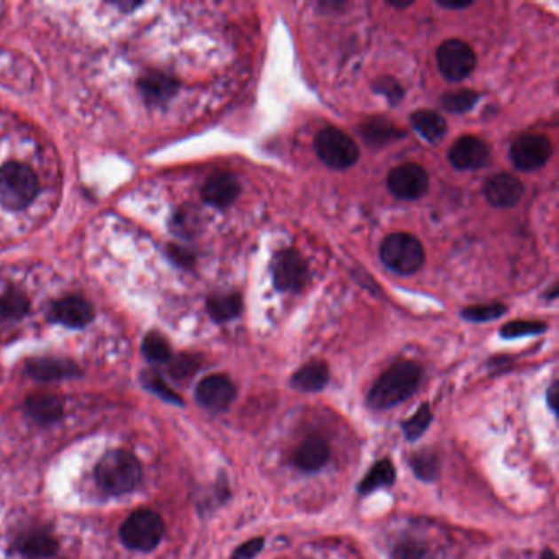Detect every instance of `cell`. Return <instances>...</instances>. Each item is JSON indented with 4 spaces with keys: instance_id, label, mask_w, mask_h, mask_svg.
<instances>
[{
    "instance_id": "32",
    "label": "cell",
    "mask_w": 559,
    "mask_h": 559,
    "mask_svg": "<svg viewBox=\"0 0 559 559\" xmlns=\"http://www.w3.org/2000/svg\"><path fill=\"white\" fill-rule=\"evenodd\" d=\"M431 423V409L429 404H421L420 409L404 423V433L410 441L420 438Z\"/></svg>"
},
{
    "instance_id": "2",
    "label": "cell",
    "mask_w": 559,
    "mask_h": 559,
    "mask_svg": "<svg viewBox=\"0 0 559 559\" xmlns=\"http://www.w3.org/2000/svg\"><path fill=\"white\" fill-rule=\"evenodd\" d=\"M143 479V468L138 458L127 450L104 453L96 466V483L108 495H127L133 492Z\"/></svg>"
},
{
    "instance_id": "3",
    "label": "cell",
    "mask_w": 559,
    "mask_h": 559,
    "mask_svg": "<svg viewBox=\"0 0 559 559\" xmlns=\"http://www.w3.org/2000/svg\"><path fill=\"white\" fill-rule=\"evenodd\" d=\"M36 174L22 162H7L0 168V205L9 210H23L38 194Z\"/></svg>"
},
{
    "instance_id": "1",
    "label": "cell",
    "mask_w": 559,
    "mask_h": 559,
    "mask_svg": "<svg viewBox=\"0 0 559 559\" xmlns=\"http://www.w3.org/2000/svg\"><path fill=\"white\" fill-rule=\"evenodd\" d=\"M421 381V367L413 361L402 359L390 366L377 379L367 402L373 409L388 410L412 398Z\"/></svg>"
},
{
    "instance_id": "28",
    "label": "cell",
    "mask_w": 559,
    "mask_h": 559,
    "mask_svg": "<svg viewBox=\"0 0 559 559\" xmlns=\"http://www.w3.org/2000/svg\"><path fill=\"white\" fill-rule=\"evenodd\" d=\"M479 98H481V96L476 91H471V89L452 91V92H446L441 98V106L445 107V110H448L452 114H466V112L473 110Z\"/></svg>"
},
{
    "instance_id": "8",
    "label": "cell",
    "mask_w": 559,
    "mask_h": 559,
    "mask_svg": "<svg viewBox=\"0 0 559 559\" xmlns=\"http://www.w3.org/2000/svg\"><path fill=\"white\" fill-rule=\"evenodd\" d=\"M553 145L545 135L525 133L510 145V160L520 171H537L549 161Z\"/></svg>"
},
{
    "instance_id": "41",
    "label": "cell",
    "mask_w": 559,
    "mask_h": 559,
    "mask_svg": "<svg viewBox=\"0 0 559 559\" xmlns=\"http://www.w3.org/2000/svg\"><path fill=\"white\" fill-rule=\"evenodd\" d=\"M558 384L555 382V384H553V386L548 389V392H547V400H548L549 407H551V410H555V412H556V409H558V407H556V404H558Z\"/></svg>"
},
{
    "instance_id": "37",
    "label": "cell",
    "mask_w": 559,
    "mask_h": 559,
    "mask_svg": "<svg viewBox=\"0 0 559 559\" xmlns=\"http://www.w3.org/2000/svg\"><path fill=\"white\" fill-rule=\"evenodd\" d=\"M195 220L193 212L189 210H179L172 218L171 228L177 235H191L194 232Z\"/></svg>"
},
{
    "instance_id": "9",
    "label": "cell",
    "mask_w": 559,
    "mask_h": 559,
    "mask_svg": "<svg viewBox=\"0 0 559 559\" xmlns=\"http://www.w3.org/2000/svg\"><path fill=\"white\" fill-rule=\"evenodd\" d=\"M437 61L443 77L453 83H460L473 75L477 63L473 48L461 40H448L441 44Z\"/></svg>"
},
{
    "instance_id": "15",
    "label": "cell",
    "mask_w": 559,
    "mask_h": 559,
    "mask_svg": "<svg viewBox=\"0 0 559 559\" xmlns=\"http://www.w3.org/2000/svg\"><path fill=\"white\" fill-rule=\"evenodd\" d=\"M525 193L524 184L516 176L500 172L491 176L484 184V197L487 202L497 209L516 207Z\"/></svg>"
},
{
    "instance_id": "19",
    "label": "cell",
    "mask_w": 559,
    "mask_h": 559,
    "mask_svg": "<svg viewBox=\"0 0 559 559\" xmlns=\"http://www.w3.org/2000/svg\"><path fill=\"white\" fill-rule=\"evenodd\" d=\"M330 460V446L319 435H311L302 441L294 453V464L303 473H317Z\"/></svg>"
},
{
    "instance_id": "13",
    "label": "cell",
    "mask_w": 559,
    "mask_h": 559,
    "mask_svg": "<svg viewBox=\"0 0 559 559\" xmlns=\"http://www.w3.org/2000/svg\"><path fill=\"white\" fill-rule=\"evenodd\" d=\"M25 373L36 382H58L63 379L83 376V371L73 361L51 356L33 358L27 361Z\"/></svg>"
},
{
    "instance_id": "4",
    "label": "cell",
    "mask_w": 559,
    "mask_h": 559,
    "mask_svg": "<svg viewBox=\"0 0 559 559\" xmlns=\"http://www.w3.org/2000/svg\"><path fill=\"white\" fill-rule=\"evenodd\" d=\"M164 537V522L160 514L150 508H140L123 522L120 527V539L129 549L148 553L161 543Z\"/></svg>"
},
{
    "instance_id": "23",
    "label": "cell",
    "mask_w": 559,
    "mask_h": 559,
    "mask_svg": "<svg viewBox=\"0 0 559 559\" xmlns=\"http://www.w3.org/2000/svg\"><path fill=\"white\" fill-rule=\"evenodd\" d=\"M410 123L423 140L437 145L445 138L448 125L440 114L433 110H417L410 115Z\"/></svg>"
},
{
    "instance_id": "40",
    "label": "cell",
    "mask_w": 559,
    "mask_h": 559,
    "mask_svg": "<svg viewBox=\"0 0 559 559\" xmlns=\"http://www.w3.org/2000/svg\"><path fill=\"white\" fill-rule=\"evenodd\" d=\"M440 7L443 9H448V11H462V9H469V7H473L474 2H456V0H452V2H448V0H438L437 2Z\"/></svg>"
},
{
    "instance_id": "29",
    "label": "cell",
    "mask_w": 559,
    "mask_h": 559,
    "mask_svg": "<svg viewBox=\"0 0 559 559\" xmlns=\"http://www.w3.org/2000/svg\"><path fill=\"white\" fill-rule=\"evenodd\" d=\"M141 382H143L145 389H148L150 392H153L154 396H158V398L164 400V402H169V404L181 405V407H183L184 402L181 396L176 394V392L166 384V381L162 379L161 374H158L156 371H145V373L141 374Z\"/></svg>"
},
{
    "instance_id": "31",
    "label": "cell",
    "mask_w": 559,
    "mask_h": 559,
    "mask_svg": "<svg viewBox=\"0 0 559 559\" xmlns=\"http://www.w3.org/2000/svg\"><path fill=\"white\" fill-rule=\"evenodd\" d=\"M507 312V307L504 303H481V305H471L466 307L462 311V319L469 320V322H491L495 319H500Z\"/></svg>"
},
{
    "instance_id": "16",
    "label": "cell",
    "mask_w": 559,
    "mask_h": 559,
    "mask_svg": "<svg viewBox=\"0 0 559 559\" xmlns=\"http://www.w3.org/2000/svg\"><path fill=\"white\" fill-rule=\"evenodd\" d=\"M23 410L27 417L40 427H50L65 417L63 400L48 392H35L25 398Z\"/></svg>"
},
{
    "instance_id": "20",
    "label": "cell",
    "mask_w": 559,
    "mask_h": 559,
    "mask_svg": "<svg viewBox=\"0 0 559 559\" xmlns=\"http://www.w3.org/2000/svg\"><path fill=\"white\" fill-rule=\"evenodd\" d=\"M138 89L146 104L161 106L176 96L179 83L164 73H150L141 77Z\"/></svg>"
},
{
    "instance_id": "14",
    "label": "cell",
    "mask_w": 559,
    "mask_h": 559,
    "mask_svg": "<svg viewBox=\"0 0 559 559\" xmlns=\"http://www.w3.org/2000/svg\"><path fill=\"white\" fill-rule=\"evenodd\" d=\"M50 320L69 328H83L94 320V309L84 297L67 295L51 305Z\"/></svg>"
},
{
    "instance_id": "34",
    "label": "cell",
    "mask_w": 559,
    "mask_h": 559,
    "mask_svg": "<svg viewBox=\"0 0 559 559\" xmlns=\"http://www.w3.org/2000/svg\"><path fill=\"white\" fill-rule=\"evenodd\" d=\"M169 373L174 379L184 381L187 377L194 376L195 371L201 366V359L194 355H179L169 361Z\"/></svg>"
},
{
    "instance_id": "35",
    "label": "cell",
    "mask_w": 559,
    "mask_h": 559,
    "mask_svg": "<svg viewBox=\"0 0 559 559\" xmlns=\"http://www.w3.org/2000/svg\"><path fill=\"white\" fill-rule=\"evenodd\" d=\"M373 87L377 94L388 98L392 106H396L404 98V87L400 86L394 77H379Z\"/></svg>"
},
{
    "instance_id": "5",
    "label": "cell",
    "mask_w": 559,
    "mask_h": 559,
    "mask_svg": "<svg viewBox=\"0 0 559 559\" xmlns=\"http://www.w3.org/2000/svg\"><path fill=\"white\" fill-rule=\"evenodd\" d=\"M381 259L400 276L417 272L425 263V249L420 240L410 233H392L381 245Z\"/></svg>"
},
{
    "instance_id": "38",
    "label": "cell",
    "mask_w": 559,
    "mask_h": 559,
    "mask_svg": "<svg viewBox=\"0 0 559 559\" xmlns=\"http://www.w3.org/2000/svg\"><path fill=\"white\" fill-rule=\"evenodd\" d=\"M263 545H264L263 538L249 539L247 543H243L241 547H238L230 559H253L263 549Z\"/></svg>"
},
{
    "instance_id": "36",
    "label": "cell",
    "mask_w": 559,
    "mask_h": 559,
    "mask_svg": "<svg viewBox=\"0 0 559 559\" xmlns=\"http://www.w3.org/2000/svg\"><path fill=\"white\" fill-rule=\"evenodd\" d=\"M425 551L427 548L419 541L407 539L398 543L392 553V559H421L425 556Z\"/></svg>"
},
{
    "instance_id": "22",
    "label": "cell",
    "mask_w": 559,
    "mask_h": 559,
    "mask_svg": "<svg viewBox=\"0 0 559 559\" xmlns=\"http://www.w3.org/2000/svg\"><path fill=\"white\" fill-rule=\"evenodd\" d=\"M358 135L369 148H381L404 137V130L398 129L386 119H371L358 127Z\"/></svg>"
},
{
    "instance_id": "11",
    "label": "cell",
    "mask_w": 559,
    "mask_h": 559,
    "mask_svg": "<svg viewBox=\"0 0 559 559\" xmlns=\"http://www.w3.org/2000/svg\"><path fill=\"white\" fill-rule=\"evenodd\" d=\"M237 398L235 384L224 374L205 377L195 389L197 402L212 412H224Z\"/></svg>"
},
{
    "instance_id": "21",
    "label": "cell",
    "mask_w": 559,
    "mask_h": 559,
    "mask_svg": "<svg viewBox=\"0 0 559 559\" xmlns=\"http://www.w3.org/2000/svg\"><path fill=\"white\" fill-rule=\"evenodd\" d=\"M328 381H330L328 365L320 359H313L294 373L291 384L292 388L302 392H319L325 389Z\"/></svg>"
},
{
    "instance_id": "6",
    "label": "cell",
    "mask_w": 559,
    "mask_h": 559,
    "mask_svg": "<svg viewBox=\"0 0 559 559\" xmlns=\"http://www.w3.org/2000/svg\"><path fill=\"white\" fill-rule=\"evenodd\" d=\"M315 151L328 168L343 171L359 160V148L344 131L327 127L315 138Z\"/></svg>"
},
{
    "instance_id": "17",
    "label": "cell",
    "mask_w": 559,
    "mask_h": 559,
    "mask_svg": "<svg viewBox=\"0 0 559 559\" xmlns=\"http://www.w3.org/2000/svg\"><path fill=\"white\" fill-rule=\"evenodd\" d=\"M241 194V185L237 177L230 172L212 174L202 187V199L216 209H226L237 201Z\"/></svg>"
},
{
    "instance_id": "39",
    "label": "cell",
    "mask_w": 559,
    "mask_h": 559,
    "mask_svg": "<svg viewBox=\"0 0 559 559\" xmlns=\"http://www.w3.org/2000/svg\"><path fill=\"white\" fill-rule=\"evenodd\" d=\"M168 253H169L172 261H174L176 264L183 266V268H191V266L194 264V255L189 253V251L184 249V248L174 247V245H172V247H169V249H168Z\"/></svg>"
},
{
    "instance_id": "30",
    "label": "cell",
    "mask_w": 559,
    "mask_h": 559,
    "mask_svg": "<svg viewBox=\"0 0 559 559\" xmlns=\"http://www.w3.org/2000/svg\"><path fill=\"white\" fill-rule=\"evenodd\" d=\"M143 355L150 363H169L172 358L171 346L160 334L146 335L143 340Z\"/></svg>"
},
{
    "instance_id": "24",
    "label": "cell",
    "mask_w": 559,
    "mask_h": 559,
    "mask_svg": "<svg viewBox=\"0 0 559 559\" xmlns=\"http://www.w3.org/2000/svg\"><path fill=\"white\" fill-rule=\"evenodd\" d=\"M243 309L241 295L237 292H226V294H216L210 295L207 301L209 315L218 323L230 322L237 319Z\"/></svg>"
},
{
    "instance_id": "25",
    "label": "cell",
    "mask_w": 559,
    "mask_h": 559,
    "mask_svg": "<svg viewBox=\"0 0 559 559\" xmlns=\"http://www.w3.org/2000/svg\"><path fill=\"white\" fill-rule=\"evenodd\" d=\"M394 481H396V469H394L392 462L389 460H382V461H377L371 468V471L366 474V477L361 481L358 491H359V494H371L376 489L394 484Z\"/></svg>"
},
{
    "instance_id": "7",
    "label": "cell",
    "mask_w": 559,
    "mask_h": 559,
    "mask_svg": "<svg viewBox=\"0 0 559 559\" xmlns=\"http://www.w3.org/2000/svg\"><path fill=\"white\" fill-rule=\"evenodd\" d=\"M271 276L276 289L282 292H301L309 282V266L299 251L280 249L271 263Z\"/></svg>"
},
{
    "instance_id": "12",
    "label": "cell",
    "mask_w": 559,
    "mask_h": 559,
    "mask_svg": "<svg viewBox=\"0 0 559 559\" xmlns=\"http://www.w3.org/2000/svg\"><path fill=\"white\" fill-rule=\"evenodd\" d=\"M448 158L453 166L460 171H476L484 168L489 162L491 150L487 143L481 138L473 135H464L453 143Z\"/></svg>"
},
{
    "instance_id": "26",
    "label": "cell",
    "mask_w": 559,
    "mask_h": 559,
    "mask_svg": "<svg viewBox=\"0 0 559 559\" xmlns=\"http://www.w3.org/2000/svg\"><path fill=\"white\" fill-rule=\"evenodd\" d=\"M30 311V302L20 291H9L0 297V320H19Z\"/></svg>"
},
{
    "instance_id": "42",
    "label": "cell",
    "mask_w": 559,
    "mask_h": 559,
    "mask_svg": "<svg viewBox=\"0 0 559 559\" xmlns=\"http://www.w3.org/2000/svg\"><path fill=\"white\" fill-rule=\"evenodd\" d=\"M388 5L398 9V11H402V9H409V7H412L413 2H388Z\"/></svg>"
},
{
    "instance_id": "18",
    "label": "cell",
    "mask_w": 559,
    "mask_h": 559,
    "mask_svg": "<svg viewBox=\"0 0 559 559\" xmlns=\"http://www.w3.org/2000/svg\"><path fill=\"white\" fill-rule=\"evenodd\" d=\"M15 549L27 559H50L58 555V539L43 528H35L22 533L15 541Z\"/></svg>"
},
{
    "instance_id": "33",
    "label": "cell",
    "mask_w": 559,
    "mask_h": 559,
    "mask_svg": "<svg viewBox=\"0 0 559 559\" xmlns=\"http://www.w3.org/2000/svg\"><path fill=\"white\" fill-rule=\"evenodd\" d=\"M547 328H548V325L535 322V320H514V322L506 323L500 328V336L507 338V340H514V338L528 336V335L543 334Z\"/></svg>"
},
{
    "instance_id": "27",
    "label": "cell",
    "mask_w": 559,
    "mask_h": 559,
    "mask_svg": "<svg viewBox=\"0 0 559 559\" xmlns=\"http://www.w3.org/2000/svg\"><path fill=\"white\" fill-rule=\"evenodd\" d=\"M410 466L415 476L421 481H437L440 476V460L433 452L423 450L413 454Z\"/></svg>"
},
{
    "instance_id": "43",
    "label": "cell",
    "mask_w": 559,
    "mask_h": 559,
    "mask_svg": "<svg viewBox=\"0 0 559 559\" xmlns=\"http://www.w3.org/2000/svg\"><path fill=\"white\" fill-rule=\"evenodd\" d=\"M541 559H558L556 558V555L551 551V549H547V551H543V555H541Z\"/></svg>"
},
{
    "instance_id": "10",
    "label": "cell",
    "mask_w": 559,
    "mask_h": 559,
    "mask_svg": "<svg viewBox=\"0 0 559 559\" xmlns=\"http://www.w3.org/2000/svg\"><path fill=\"white\" fill-rule=\"evenodd\" d=\"M388 187L400 201H417L429 191V174L420 164L405 162L389 172Z\"/></svg>"
}]
</instances>
